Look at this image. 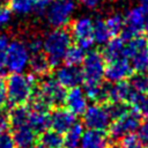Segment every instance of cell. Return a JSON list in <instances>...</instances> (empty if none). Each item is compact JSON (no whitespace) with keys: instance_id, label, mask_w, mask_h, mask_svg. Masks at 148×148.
<instances>
[{"instance_id":"36","label":"cell","mask_w":148,"mask_h":148,"mask_svg":"<svg viewBox=\"0 0 148 148\" xmlns=\"http://www.w3.org/2000/svg\"><path fill=\"white\" fill-rule=\"evenodd\" d=\"M49 5H50V0H35L32 12H35L38 15H42V14L46 13Z\"/></svg>"},{"instance_id":"27","label":"cell","mask_w":148,"mask_h":148,"mask_svg":"<svg viewBox=\"0 0 148 148\" xmlns=\"http://www.w3.org/2000/svg\"><path fill=\"white\" fill-rule=\"evenodd\" d=\"M111 120H116L120 117H123L124 114H126L130 111V104L125 103V102H109L106 104H104Z\"/></svg>"},{"instance_id":"23","label":"cell","mask_w":148,"mask_h":148,"mask_svg":"<svg viewBox=\"0 0 148 148\" xmlns=\"http://www.w3.org/2000/svg\"><path fill=\"white\" fill-rule=\"evenodd\" d=\"M127 81L134 91L148 95V72H133Z\"/></svg>"},{"instance_id":"40","label":"cell","mask_w":148,"mask_h":148,"mask_svg":"<svg viewBox=\"0 0 148 148\" xmlns=\"http://www.w3.org/2000/svg\"><path fill=\"white\" fill-rule=\"evenodd\" d=\"M84 6H87L88 8H95L102 0H80Z\"/></svg>"},{"instance_id":"2","label":"cell","mask_w":148,"mask_h":148,"mask_svg":"<svg viewBox=\"0 0 148 148\" xmlns=\"http://www.w3.org/2000/svg\"><path fill=\"white\" fill-rule=\"evenodd\" d=\"M35 86L36 81L32 75L13 73L6 80L8 102L13 105H21L27 103L34 92Z\"/></svg>"},{"instance_id":"8","label":"cell","mask_w":148,"mask_h":148,"mask_svg":"<svg viewBox=\"0 0 148 148\" xmlns=\"http://www.w3.org/2000/svg\"><path fill=\"white\" fill-rule=\"evenodd\" d=\"M111 118L104 104L95 103L87 106L86 111L83 112V124L90 130L105 131L106 128H109Z\"/></svg>"},{"instance_id":"26","label":"cell","mask_w":148,"mask_h":148,"mask_svg":"<svg viewBox=\"0 0 148 148\" xmlns=\"http://www.w3.org/2000/svg\"><path fill=\"white\" fill-rule=\"evenodd\" d=\"M131 66L134 72H148V50L135 52L131 58Z\"/></svg>"},{"instance_id":"44","label":"cell","mask_w":148,"mask_h":148,"mask_svg":"<svg viewBox=\"0 0 148 148\" xmlns=\"http://www.w3.org/2000/svg\"><path fill=\"white\" fill-rule=\"evenodd\" d=\"M32 148H44V147H43V146H42L40 143H37V145H35V146H34Z\"/></svg>"},{"instance_id":"25","label":"cell","mask_w":148,"mask_h":148,"mask_svg":"<svg viewBox=\"0 0 148 148\" xmlns=\"http://www.w3.org/2000/svg\"><path fill=\"white\" fill-rule=\"evenodd\" d=\"M130 105L141 116V118L148 119V95L135 92L130 102Z\"/></svg>"},{"instance_id":"9","label":"cell","mask_w":148,"mask_h":148,"mask_svg":"<svg viewBox=\"0 0 148 148\" xmlns=\"http://www.w3.org/2000/svg\"><path fill=\"white\" fill-rule=\"evenodd\" d=\"M124 21L125 25L119 35L125 42L131 40L133 37L140 35L145 30V14L139 6L130 9L124 17Z\"/></svg>"},{"instance_id":"16","label":"cell","mask_w":148,"mask_h":148,"mask_svg":"<svg viewBox=\"0 0 148 148\" xmlns=\"http://www.w3.org/2000/svg\"><path fill=\"white\" fill-rule=\"evenodd\" d=\"M12 136L16 148H32L37 141V134L28 124L12 128Z\"/></svg>"},{"instance_id":"17","label":"cell","mask_w":148,"mask_h":148,"mask_svg":"<svg viewBox=\"0 0 148 148\" xmlns=\"http://www.w3.org/2000/svg\"><path fill=\"white\" fill-rule=\"evenodd\" d=\"M105 47L101 52L105 61H111L118 58H125V44L126 42L123 40L120 37L111 38L108 43H105Z\"/></svg>"},{"instance_id":"29","label":"cell","mask_w":148,"mask_h":148,"mask_svg":"<svg viewBox=\"0 0 148 148\" xmlns=\"http://www.w3.org/2000/svg\"><path fill=\"white\" fill-rule=\"evenodd\" d=\"M105 24H106L111 36L113 37V36H118L121 32V30L125 25V21L120 14H113L105 20Z\"/></svg>"},{"instance_id":"38","label":"cell","mask_w":148,"mask_h":148,"mask_svg":"<svg viewBox=\"0 0 148 148\" xmlns=\"http://www.w3.org/2000/svg\"><path fill=\"white\" fill-rule=\"evenodd\" d=\"M7 103V90H6V81L3 76H0V109L5 108Z\"/></svg>"},{"instance_id":"6","label":"cell","mask_w":148,"mask_h":148,"mask_svg":"<svg viewBox=\"0 0 148 148\" xmlns=\"http://www.w3.org/2000/svg\"><path fill=\"white\" fill-rule=\"evenodd\" d=\"M29 58L30 52L28 47L23 43L14 40L8 44L6 51V68L12 73H22L29 64Z\"/></svg>"},{"instance_id":"28","label":"cell","mask_w":148,"mask_h":148,"mask_svg":"<svg viewBox=\"0 0 148 148\" xmlns=\"http://www.w3.org/2000/svg\"><path fill=\"white\" fill-rule=\"evenodd\" d=\"M86 57L84 50L81 49L79 45H71L65 54V62L66 65H74V66H79L82 64L83 59Z\"/></svg>"},{"instance_id":"20","label":"cell","mask_w":148,"mask_h":148,"mask_svg":"<svg viewBox=\"0 0 148 148\" xmlns=\"http://www.w3.org/2000/svg\"><path fill=\"white\" fill-rule=\"evenodd\" d=\"M8 113H9V127L14 128V127L28 124L30 109L29 106H25L24 104L14 105V108Z\"/></svg>"},{"instance_id":"45","label":"cell","mask_w":148,"mask_h":148,"mask_svg":"<svg viewBox=\"0 0 148 148\" xmlns=\"http://www.w3.org/2000/svg\"><path fill=\"white\" fill-rule=\"evenodd\" d=\"M147 50H148V35H147Z\"/></svg>"},{"instance_id":"34","label":"cell","mask_w":148,"mask_h":148,"mask_svg":"<svg viewBox=\"0 0 148 148\" xmlns=\"http://www.w3.org/2000/svg\"><path fill=\"white\" fill-rule=\"evenodd\" d=\"M0 148H16L12 134L7 131L0 133Z\"/></svg>"},{"instance_id":"4","label":"cell","mask_w":148,"mask_h":148,"mask_svg":"<svg viewBox=\"0 0 148 148\" xmlns=\"http://www.w3.org/2000/svg\"><path fill=\"white\" fill-rule=\"evenodd\" d=\"M83 83H101L104 77L105 59L98 51H90L82 61Z\"/></svg>"},{"instance_id":"3","label":"cell","mask_w":148,"mask_h":148,"mask_svg":"<svg viewBox=\"0 0 148 148\" xmlns=\"http://www.w3.org/2000/svg\"><path fill=\"white\" fill-rule=\"evenodd\" d=\"M141 123V116L134 110L130 109V111L123 117L113 120L109 126V139L112 141H119L127 134L134 133Z\"/></svg>"},{"instance_id":"18","label":"cell","mask_w":148,"mask_h":148,"mask_svg":"<svg viewBox=\"0 0 148 148\" xmlns=\"http://www.w3.org/2000/svg\"><path fill=\"white\" fill-rule=\"evenodd\" d=\"M28 125L36 134H42L50 127V113L43 111H31L28 119Z\"/></svg>"},{"instance_id":"19","label":"cell","mask_w":148,"mask_h":148,"mask_svg":"<svg viewBox=\"0 0 148 148\" xmlns=\"http://www.w3.org/2000/svg\"><path fill=\"white\" fill-rule=\"evenodd\" d=\"M30 69L32 71V73L35 75L38 76H43L46 75L51 68L49 60L45 56V53L43 52H38V53H34L30 58H29V64Z\"/></svg>"},{"instance_id":"12","label":"cell","mask_w":148,"mask_h":148,"mask_svg":"<svg viewBox=\"0 0 148 148\" xmlns=\"http://www.w3.org/2000/svg\"><path fill=\"white\" fill-rule=\"evenodd\" d=\"M54 79L66 89L79 87L81 83H83L82 69L79 66H74V65H66L59 67L56 72Z\"/></svg>"},{"instance_id":"39","label":"cell","mask_w":148,"mask_h":148,"mask_svg":"<svg viewBox=\"0 0 148 148\" xmlns=\"http://www.w3.org/2000/svg\"><path fill=\"white\" fill-rule=\"evenodd\" d=\"M27 47H28L29 52H31L32 54H34V53H38V52H42V50H43V42H42L40 39H38V38L32 39V40L28 44Z\"/></svg>"},{"instance_id":"37","label":"cell","mask_w":148,"mask_h":148,"mask_svg":"<svg viewBox=\"0 0 148 148\" xmlns=\"http://www.w3.org/2000/svg\"><path fill=\"white\" fill-rule=\"evenodd\" d=\"M12 18V12L8 7H0V27L6 25Z\"/></svg>"},{"instance_id":"22","label":"cell","mask_w":148,"mask_h":148,"mask_svg":"<svg viewBox=\"0 0 148 148\" xmlns=\"http://www.w3.org/2000/svg\"><path fill=\"white\" fill-rule=\"evenodd\" d=\"M39 143L44 148H62L64 147V136L62 134L56 131H45L40 134L38 139Z\"/></svg>"},{"instance_id":"13","label":"cell","mask_w":148,"mask_h":148,"mask_svg":"<svg viewBox=\"0 0 148 148\" xmlns=\"http://www.w3.org/2000/svg\"><path fill=\"white\" fill-rule=\"evenodd\" d=\"M75 121L76 116L62 106L54 108V110L50 113V127L60 134H65Z\"/></svg>"},{"instance_id":"5","label":"cell","mask_w":148,"mask_h":148,"mask_svg":"<svg viewBox=\"0 0 148 148\" xmlns=\"http://www.w3.org/2000/svg\"><path fill=\"white\" fill-rule=\"evenodd\" d=\"M36 91L52 108L62 106V104H65V98L67 94L66 88L62 87L54 77L47 76V74L42 76V80Z\"/></svg>"},{"instance_id":"33","label":"cell","mask_w":148,"mask_h":148,"mask_svg":"<svg viewBox=\"0 0 148 148\" xmlns=\"http://www.w3.org/2000/svg\"><path fill=\"white\" fill-rule=\"evenodd\" d=\"M136 136L143 147H148V119H146L143 123H140Z\"/></svg>"},{"instance_id":"14","label":"cell","mask_w":148,"mask_h":148,"mask_svg":"<svg viewBox=\"0 0 148 148\" xmlns=\"http://www.w3.org/2000/svg\"><path fill=\"white\" fill-rule=\"evenodd\" d=\"M66 109L72 112L74 116H81L87 109V97L84 95L83 89L80 87L71 88L65 98Z\"/></svg>"},{"instance_id":"31","label":"cell","mask_w":148,"mask_h":148,"mask_svg":"<svg viewBox=\"0 0 148 148\" xmlns=\"http://www.w3.org/2000/svg\"><path fill=\"white\" fill-rule=\"evenodd\" d=\"M9 40L6 36L0 35V76L5 75L6 69V51L8 47Z\"/></svg>"},{"instance_id":"35","label":"cell","mask_w":148,"mask_h":148,"mask_svg":"<svg viewBox=\"0 0 148 148\" xmlns=\"http://www.w3.org/2000/svg\"><path fill=\"white\" fill-rule=\"evenodd\" d=\"M9 128V113L5 108L0 109V133L6 132Z\"/></svg>"},{"instance_id":"32","label":"cell","mask_w":148,"mask_h":148,"mask_svg":"<svg viewBox=\"0 0 148 148\" xmlns=\"http://www.w3.org/2000/svg\"><path fill=\"white\" fill-rule=\"evenodd\" d=\"M142 145L135 134H127L119 140V148H141Z\"/></svg>"},{"instance_id":"10","label":"cell","mask_w":148,"mask_h":148,"mask_svg":"<svg viewBox=\"0 0 148 148\" xmlns=\"http://www.w3.org/2000/svg\"><path fill=\"white\" fill-rule=\"evenodd\" d=\"M71 35L79 45L84 51L90 49L94 45V35H92V21L88 17L79 18L73 22L71 27Z\"/></svg>"},{"instance_id":"21","label":"cell","mask_w":148,"mask_h":148,"mask_svg":"<svg viewBox=\"0 0 148 148\" xmlns=\"http://www.w3.org/2000/svg\"><path fill=\"white\" fill-rule=\"evenodd\" d=\"M83 134V125L81 123H74L71 128L65 133L64 147L65 148H77L80 146V140Z\"/></svg>"},{"instance_id":"24","label":"cell","mask_w":148,"mask_h":148,"mask_svg":"<svg viewBox=\"0 0 148 148\" xmlns=\"http://www.w3.org/2000/svg\"><path fill=\"white\" fill-rule=\"evenodd\" d=\"M92 35H94V40L98 44H105L112 37L105 24V21L103 20H97L92 22Z\"/></svg>"},{"instance_id":"42","label":"cell","mask_w":148,"mask_h":148,"mask_svg":"<svg viewBox=\"0 0 148 148\" xmlns=\"http://www.w3.org/2000/svg\"><path fill=\"white\" fill-rule=\"evenodd\" d=\"M145 14V30L148 31V12H143Z\"/></svg>"},{"instance_id":"43","label":"cell","mask_w":148,"mask_h":148,"mask_svg":"<svg viewBox=\"0 0 148 148\" xmlns=\"http://www.w3.org/2000/svg\"><path fill=\"white\" fill-rule=\"evenodd\" d=\"M10 0H0V7H8Z\"/></svg>"},{"instance_id":"15","label":"cell","mask_w":148,"mask_h":148,"mask_svg":"<svg viewBox=\"0 0 148 148\" xmlns=\"http://www.w3.org/2000/svg\"><path fill=\"white\" fill-rule=\"evenodd\" d=\"M81 148H109L110 139L104 131L88 128L80 140Z\"/></svg>"},{"instance_id":"30","label":"cell","mask_w":148,"mask_h":148,"mask_svg":"<svg viewBox=\"0 0 148 148\" xmlns=\"http://www.w3.org/2000/svg\"><path fill=\"white\" fill-rule=\"evenodd\" d=\"M35 0H10V8L18 14H28L34 10Z\"/></svg>"},{"instance_id":"11","label":"cell","mask_w":148,"mask_h":148,"mask_svg":"<svg viewBox=\"0 0 148 148\" xmlns=\"http://www.w3.org/2000/svg\"><path fill=\"white\" fill-rule=\"evenodd\" d=\"M132 73H133V68L128 59L118 58L109 61L108 65H105L104 77L109 82H118V81L128 79V76Z\"/></svg>"},{"instance_id":"41","label":"cell","mask_w":148,"mask_h":148,"mask_svg":"<svg viewBox=\"0 0 148 148\" xmlns=\"http://www.w3.org/2000/svg\"><path fill=\"white\" fill-rule=\"evenodd\" d=\"M139 7L143 12H148V0H140L139 1Z\"/></svg>"},{"instance_id":"7","label":"cell","mask_w":148,"mask_h":148,"mask_svg":"<svg viewBox=\"0 0 148 148\" xmlns=\"http://www.w3.org/2000/svg\"><path fill=\"white\" fill-rule=\"evenodd\" d=\"M75 8L72 0H54L46 9V18L49 23L56 28H64Z\"/></svg>"},{"instance_id":"46","label":"cell","mask_w":148,"mask_h":148,"mask_svg":"<svg viewBox=\"0 0 148 148\" xmlns=\"http://www.w3.org/2000/svg\"><path fill=\"white\" fill-rule=\"evenodd\" d=\"M141 148H148V147H141Z\"/></svg>"},{"instance_id":"1","label":"cell","mask_w":148,"mask_h":148,"mask_svg":"<svg viewBox=\"0 0 148 148\" xmlns=\"http://www.w3.org/2000/svg\"><path fill=\"white\" fill-rule=\"evenodd\" d=\"M71 45L72 35L66 28H57L46 36L45 40L43 42V50L51 68L58 67L61 64Z\"/></svg>"}]
</instances>
